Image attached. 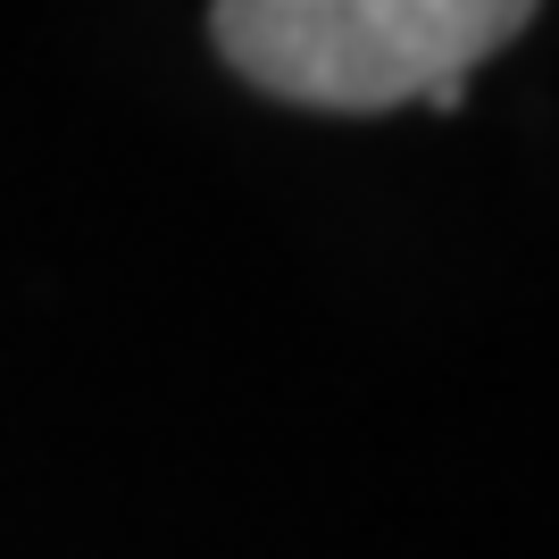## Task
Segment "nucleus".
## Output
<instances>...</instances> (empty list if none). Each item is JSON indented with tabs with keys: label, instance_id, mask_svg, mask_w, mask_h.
Listing matches in <instances>:
<instances>
[{
	"label": "nucleus",
	"instance_id": "obj_1",
	"mask_svg": "<svg viewBox=\"0 0 559 559\" xmlns=\"http://www.w3.org/2000/svg\"><path fill=\"white\" fill-rule=\"evenodd\" d=\"M535 17V0H217V50L242 84L301 109L376 117L401 100L460 109L467 75Z\"/></svg>",
	"mask_w": 559,
	"mask_h": 559
}]
</instances>
